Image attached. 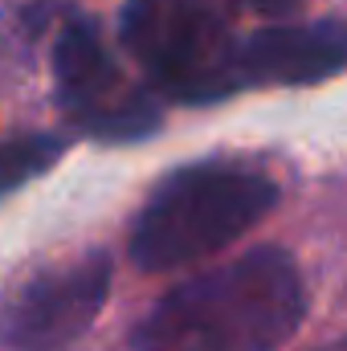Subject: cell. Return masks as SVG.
I'll use <instances>...</instances> for the list:
<instances>
[{
    "label": "cell",
    "instance_id": "5b68a950",
    "mask_svg": "<svg viewBox=\"0 0 347 351\" xmlns=\"http://www.w3.org/2000/svg\"><path fill=\"white\" fill-rule=\"evenodd\" d=\"M110 258L86 254L21 286L0 311V339L16 351H58L98 319L110 290Z\"/></svg>",
    "mask_w": 347,
    "mask_h": 351
},
{
    "label": "cell",
    "instance_id": "9c48e42d",
    "mask_svg": "<svg viewBox=\"0 0 347 351\" xmlns=\"http://www.w3.org/2000/svg\"><path fill=\"white\" fill-rule=\"evenodd\" d=\"M315 351H347V339H344V343H327V348H315Z\"/></svg>",
    "mask_w": 347,
    "mask_h": 351
},
{
    "label": "cell",
    "instance_id": "52a82bcc",
    "mask_svg": "<svg viewBox=\"0 0 347 351\" xmlns=\"http://www.w3.org/2000/svg\"><path fill=\"white\" fill-rule=\"evenodd\" d=\"M62 152H66V139L45 135V131L0 143V196L12 192V188H21L25 180L41 176L45 168H53V160H58Z\"/></svg>",
    "mask_w": 347,
    "mask_h": 351
},
{
    "label": "cell",
    "instance_id": "277c9868",
    "mask_svg": "<svg viewBox=\"0 0 347 351\" xmlns=\"http://www.w3.org/2000/svg\"><path fill=\"white\" fill-rule=\"evenodd\" d=\"M53 78H58V102L62 110L94 139H139L156 131L160 110L143 90L123 82L110 49L102 45L98 29L74 16L53 45Z\"/></svg>",
    "mask_w": 347,
    "mask_h": 351
},
{
    "label": "cell",
    "instance_id": "6da1fadb",
    "mask_svg": "<svg viewBox=\"0 0 347 351\" xmlns=\"http://www.w3.org/2000/svg\"><path fill=\"white\" fill-rule=\"evenodd\" d=\"M307 315L286 250H250L168 290L135 327L131 351H278Z\"/></svg>",
    "mask_w": 347,
    "mask_h": 351
},
{
    "label": "cell",
    "instance_id": "8992f818",
    "mask_svg": "<svg viewBox=\"0 0 347 351\" xmlns=\"http://www.w3.org/2000/svg\"><path fill=\"white\" fill-rule=\"evenodd\" d=\"M347 62L344 25H274L241 41V74L250 82H319Z\"/></svg>",
    "mask_w": 347,
    "mask_h": 351
},
{
    "label": "cell",
    "instance_id": "7a4b0ae2",
    "mask_svg": "<svg viewBox=\"0 0 347 351\" xmlns=\"http://www.w3.org/2000/svg\"><path fill=\"white\" fill-rule=\"evenodd\" d=\"M274 200L278 184L254 164H188L168 176L139 208L131 229V258L147 274L208 258L254 229Z\"/></svg>",
    "mask_w": 347,
    "mask_h": 351
},
{
    "label": "cell",
    "instance_id": "3957f363",
    "mask_svg": "<svg viewBox=\"0 0 347 351\" xmlns=\"http://www.w3.org/2000/svg\"><path fill=\"white\" fill-rule=\"evenodd\" d=\"M119 37L172 98L213 102L246 86L241 45L196 0H127Z\"/></svg>",
    "mask_w": 347,
    "mask_h": 351
},
{
    "label": "cell",
    "instance_id": "ba28073f",
    "mask_svg": "<svg viewBox=\"0 0 347 351\" xmlns=\"http://www.w3.org/2000/svg\"><path fill=\"white\" fill-rule=\"evenodd\" d=\"M241 4H254L261 12H290V8H298V0H241Z\"/></svg>",
    "mask_w": 347,
    "mask_h": 351
}]
</instances>
